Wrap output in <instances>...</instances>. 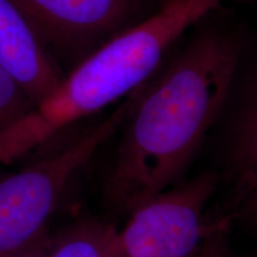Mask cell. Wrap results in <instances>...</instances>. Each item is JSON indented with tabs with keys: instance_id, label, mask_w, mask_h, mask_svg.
Wrapping results in <instances>:
<instances>
[{
	"instance_id": "obj_2",
	"label": "cell",
	"mask_w": 257,
	"mask_h": 257,
	"mask_svg": "<svg viewBox=\"0 0 257 257\" xmlns=\"http://www.w3.org/2000/svg\"><path fill=\"white\" fill-rule=\"evenodd\" d=\"M224 0H165L76 64L27 114L0 131V167L142 87L169 48Z\"/></svg>"
},
{
	"instance_id": "obj_10",
	"label": "cell",
	"mask_w": 257,
	"mask_h": 257,
	"mask_svg": "<svg viewBox=\"0 0 257 257\" xmlns=\"http://www.w3.org/2000/svg\"><path fill=\"white\" fill-rule=\"evenodd\" d=\"M226 223L211 234L200 251L194 257H234L226 239V231L229 227V224Z\"/></svg>"
},
{
	"instance_id": "obj_9",
	"label": "cell",
	"mask_w": 257,
	"mask_h": 257,
	"mask_svg": "<svg viewBox=\"0 0 257 257\" xmlns=\"http://www.w3.org/2000/svg\"><path fill=\"white\" fill-rule=\"evenodd\" d=\"M34 105L17 80L0 64V131L27 114Z\"/></svg>"
},
{
	"instance_id": "obj_5",
	"label": "cell",
	"mask_w": 257,
	"mask_h": 257,
	"mask_svg": "<svg viewBox=\"0 0 257 257\" xmlns=\"http://www.w3.org/2000/svg\"><path fill=\"white\" fill-rule=\"evenodd\" d=\"M49 56L73 69L153 0H12ZM128 28V27H127Z\"/></svg>"
},
{
	"instance_id": "obj_11",
	"label": "cell",
	"mask_w": 257,
	"mask_h": 257,
	"mask_svg": "<svg viewBox=\"0 0 257 257\" xmlns=\"http://www.w3.org/2000/svg\"><path fill=\"white\" fill-rule=\"evenodd\" d=\"M53 244L54 238H51L48 232H46L17 257H50Z\"/></svg>"
},
{
	"instance_id": "obj_6",
	"label": "cell",
	"mask_w": 257,
	"mask_h": 257,
	"mask_svg": "<svg viewBox=\"0 0 257 257\" xmlns=\"http://www.w3.org/2000/svg\"><path fill=\"white\" fill-rule=\"evenodd\" d=\"M0 64L35 105L55 91L66 75L12 0H0Z\"/></svg>"
},
{
	"instance_id": "obj_7",
	"label": "cell",
	"mask_w": 257,
	"mask_h": 257,
	"mask_svg": "<svg viewBox=\"0 0 257 257\" xmlns=\"http://www.w3.org/2000/svg\"><path fill=\"white\" fill-rule=\"evenodd\" d=\"M234 165L244 212L257 230V95L239 127Z\"/></svg>"
},
{
	"instance_id": "obj_8",
	"label": "cell",
	"mask_w": 257,
	"mask_h": 257,
	"mask_svg": "<svg viewBox=\"0 0 257 257\" xmlns=\"http://www.w3.org/2000/svg\"><path fill=\"white\" fill-rule=\"evenodd\" d=\"M117 229L96 219L79 221L54 239L50 257H112Z\"/></svg>"
},
{
	"instance_id": "obj_4",
	"label": "cell",
	"mask_w": 257,
	"mask_h": 257,
	"mask_svg": "<svg viewBox=\"0 0 257 257\" xmlns=\"http://www.w3.org/2000/svg\"><path fill=\"white\" fill-rule=\"evenodd\" d=\"M217 186L214 174H202L137 206L115 232L112 257H194L221 225L210 221L208 201Z\"/></svg>"
},
{
	"instance_id": "obj_1",
	"label": "cell",
	"mask_w": 257,
	"mask_h": 257,
	"mask_svg": "<svg viewBox=\"0 0 257 257\" xmlns=\"http://www.w3.org/2000/svg\"><path fill=\"white\" fill-rule=\"evenodd\" d=\"M239 57L236 38L205 32L142 88L105 182L114 211L130 213L184 174L223 108Z\"/></svg>"
},
{
	"instance_id": "obj_3",
	"label": "cell",
	"mask_w": 257,
	"mask_h": 257,
	"mask_svg": "<svg viewBox=\"0 0 257 257\" xmlns=\"http://www.w3.org/2000/svg\"><path fill=\"white\" fill-rule=\"evenodd\" d=\"M138 93L60 153L0 175V257H17L47 232V223L70 180L125 124Z\"/></svg>"
}]
</instances>
